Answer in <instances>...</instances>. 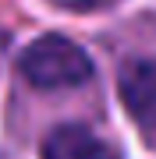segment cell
Here are the masks:
<instances>
[{
    "instance_id": "cell-1",
    "label": "cell",
    "mask_w": 156,
    "mask_h": 159,
    "mask_svg": "<svg viewBox=\"0 0 156 159\" xmlns=\"http://www.w3.org/2000/svg\"><path fill=\"white\" fill-rule=\"evenodd\" d=\"M18 71L29 85L53 92V89H75L89 81L92 60L78 43L64 39V35H43L25 46V53L18 57Z\"/></svg>"
},
{
    "instance_id": "cell-3",
    "label": "cell",
    "mask_w": 156,
    "mask_h": 159,
    "mask_svg": "<svg viewBox=\"0 0 156 159\" xmlns=\"http://www.w3.org/2000/svg\"><path fill=\"white\" fill-rule=\"evenodd\" d=\"M43 159H121L114 145H106L103 138H96L89 127L64 124L50 131L43 142Z\"/></svg>"
},
{
    "instance_id": "cell-4",
    "label": "cell",
    "mask_w": 156,
    "mask_h": 159,
    "mask_svg": "<svg viewBox=\"0 0 156 159\" xmlns=\"http://www.w3.org/2000/svg\"><path fill=\"white\" fill-rule=\"evenodd\" d=\"M53 4L68 7V11H92V7H99V4H106V0H53Z\"/></svg>"
},
{
    "instance_id": "cell-2",
    "label": "cell",
    "mask_w": 156,
    "mask_h": 159,
    "mask_svg": "<svg viewBox=\"0 0 156 159\" xmlns=\"http://www.w3.org/2000/svg\"><path fill=\"white\" fill-rule=\"evenodd\" d=\"M117 89H121V102L131 113V120L149 138H156V57L124 64Z\"/></svg>"
}]
</instances>
